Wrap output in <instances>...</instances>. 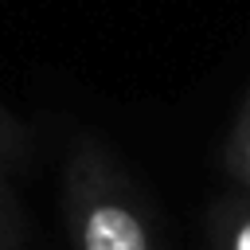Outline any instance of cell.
<instances>
[{
  "instance_id": "1",
  "label": "cell",
  "mask_w": 250,
  "mask_h": 250,
  "mask_svg": "<svg viewBox=\"0 0 250 250\" xmlns=\"http://www.w3.org/2000/svg\"><path fill=\"white\" fill-rule=\"evenodd\" d=\"M70 250H160L148 207L98 141H74L62 172Z\"/></svg>"
},
{
  "instance_id": "2",
  "label": "cell",
  "mask_w": 250,
  "mask_h": 250,
  "mask_svg": "<svg viewBox=\"0 0 250 250\" xmlns=\"http://www.w3.org/2000/svg\"><path fill=\"white\" fill-rule=\"evenodd\" d=\"M211 250H250V195L230 191L211 207L207 219Z\"/></svg>"
},
{
  "instance_id": "3",
  "label": "cell",
  "mask_w": 250,
  "mask_h": 250,
  "mask_svg": "<svg viewBox=\"0 0 250 250\" xmlns=\"http://www.w3.org/2000/svg\"><path fill=\"white\" fill-rule=\"evenodd\" d=\"M223 168L234 184V191L250 195V90L234 113V125H230V137H227V148H223Z\"/></svg>"
},
{
  "instance_id": "4",
  "label": "cell",
  "mask_w": 250,
  "mask_h": 250,
  "mask_svg": "<svg viewBox=\"0 0 250 250\" xmlns=\"http://www.w3.org/2000/svg\"><path fill=\"white\" fill-rule=\"evenodd\" d=\"M23 148H27V137H23L20 121L8 113V105L0 102V176L8 168H16V160L23 156Z\"/></svg>"
},
{
  "instance_id": "5",
  "label": "cell",
  "mask_w": 250,
  "mask_h": 250,
  "mask_svg": "<svg viewBox=\"0 0 250 250\" xmlns=\"http://www.w3.org/2000/svg\"><path fill=\"white\" fill-rule=\"evenodd\" d=\"M20 246V207L0 176V250H16Z\"/></svg>"
}]
</instances>
